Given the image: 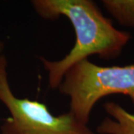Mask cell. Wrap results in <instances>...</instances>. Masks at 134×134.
<instances>
[{"label": "cell", "mask_w": 134, "mask_h": 134, "mask_svg": "<svg viewBox=\"0 0 134 134\" xmlns=\"http://www.w3.org/2000/svg\"><path fill=\"white\" fill-rule=\"evenodd\" d=\"M31 4L44 19L66 17L76 36L73 48L61 60L40 58L52 89L58 88L66 72L75 63L91 55L104 60L118 58L130 40V34L115 29L92 0H34Z\"/></svg>", "instance_id": "1"}, {"label": "cell", "mask_w": 134, "mask_h": 134, "mask_svg": "<svg viewBox=\"0 0 134 134\" xmlns=\"http://www.w3.org/2000/svg\"><path fill=\"white\" fill-rule=\"evenodd\" d=\"M69 97V113L87 125L96 104L113 94L129 97L134 105V65L100 66L83 60L73 65L58 86Z\"/></svg>", "instance_id": "2"}, {"label": "cell", "mask_w": 134, "mask_h": 134, "mask_svg": "<svg viewBox=\"0 0 134 134\" xmlns=\"http://www.w3.org/2000/svg\"><path fill=\"white\" fill-rule=\"evenodd\" d=\"M8 62L0 54V102L10 113L0 126L1 134H96L71 113L52 115L46 104L15 96L10 86Z\"/></svg>", "instance_id": "3"}, {"label": "cell", "mask_w": 134, "mask_h": 134, "mask_svg": "<svg viewBox=\"0 0 134 134\" xmlns=\"http://www.w3.org/2000/svg\"><path fill=\"white\" fill-rule=\"evenodd\" d=\"M104 109L113 119L105 118L97 127L99 134H134V114L130 113L119 104L106 102Z\"/></svg>", "instance_id": "4"}, {"label": "cell", "mask_w": 134, "mask_h": 134, "mask_svg": "<svg viewBox=\"0 0 134 134\" xmlns=\"http://www.w3.org/2000/svg\"><path fill=\"white\" fill-rule=\"evenodd\" d=\"M101 2L120 25L134 29V0H103Z\"/></svg>", "instance_id": "5"}, {"label": "cell", "mask_w": 134, "mask_h": 134, "mask_svg": "<svg viewBox=\"0 0 134 134\" xmlns=\"http://www.w3.org/2000/svg\"><path fill=\"white\" fill-rule=\"evenodd\" d=\"M4 47H5V44L3 43V41H2V40H0V54L3 53Z\"/></svg>", "instance_id": "6"}]
</instances>
